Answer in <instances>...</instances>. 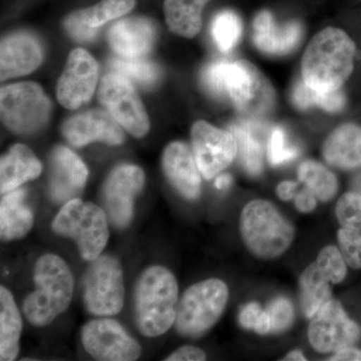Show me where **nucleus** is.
<instances>
[{
    "label": "nucleus",
    "mask_w": 361,
    "mask_h": 361,
    "mask_svg": "<svg viewBox=\"0 0 361 361\" xmlns=\"http://www.w3.org/2000/svg\"><path fill=\"white\" fill-rule=\"evenodd\" d=\"M355 42L344 30L324 28L313 37L304 52L303 82L320 92L341 90L355 68Z\"/></svg>",
    "instance_id": "1"
},
{
    "label": "nucleus",
    "mask_w": 361,
    "mask_h": 361,
    "mask_svg": "<svg viewBox=\"0 0 361 361\" xmlns=\"http://www.w3.org/2000/svg\"><path fill=\"white\" fill-rule=\"evenodd\" d=\"M179 287L174 275L161 266L142 272L135 289V316L142 336H163L175 323Z\"/></svg>",
    "instance_id": "2"
},
{
    "label": "nucleus",
    "mask_w": 361,
    "mask_h": 361,
    "mask_svg": "<svg viewBox=\"0 0 361 361\" xmlns=\"http://www.w3.org/2000/svg\"><path fill=\"white\" fill-rule=\"evenodd\" d=\"M35 290L26 297L23 312L35 326H45L68 310L73 294V276L63 259L45 254L35 266Z\"/></svg>",
    "instance_id": "3"
},
{
    "label": "nucleus",
    "mask_w": 361,
    "mask_h": 361,
    "mask_svg": "<svg viewBox=\"0 0 361 361\" xmlns=\"http://www.w3.org/2000/svg\"><path fill=\"white\" fill-rule=\"evenodd\" d=\"M240 231L248 250L260 259L270 260L288 250L295 230L276 207L265 200L249 202L241 214Z\"/></svg>",
    "instance_id": "4"
},
{
    "label": "nucleus",
    "mask_w": 361,
    "mask_h": 361,
    "mask_svg": "<svg viewBox=\"0 0 361 361\" xmlns=\"http://www.w3.org/2000/svg\"><path fill=\"white\" fill-rule=\"evenodd\" d=\"M106 211L90 202L75 198L66 202L52 222V230L77 243L82 259L94 261L108 243L109 226Z\"/></svg>",
    "instance_id": "5"
},
{
    "label": "nucleus",
    "mask_w": 361,
    "mask_h": 361,
    "mask_svg": "<svg viewBox=\"0 0 361 361\" xmlns=\"http://www.w3.org/2000/svg\"><path fill=\"white\" fill-rule=\"evenodd\" d=\"M229 299L222 280L211 278L190 287L177 305L175 326L182 336L198 337L220 319Z\"/></svg>",
    "instance_id": "6"
},
{
    "label": "nucleus",
    "mask_w": 361,
    "mask_h": 361,
    "mask_svg": "<svg viewBox=\"0 0 361 361\" xmlns=\"http://www.w3.org/2000/svg\"><path fill=\"white\" fill-rule=\"evenodd\" d=\"M227 92L237 111L250 120H262L272 113L276 104V92L269 80L244 59L231 63Z\"/></svg>",
    "instance_id": "7"
},
{
    "label": "nucleus",
    "mask_w": 361,
    "mask_h": 361,
    "mask_svg": "<svg viewBox=\"0 0 361 361\" xmlns=\"http://www.w3.org/2000/svg\"><path fill=\"white\" fill-rule=\"evenodd\" d=\"M1 118L9 130L18 134H32L44 127L51 115V104L44 90L33 82L7 85L0 94Z\"/></svg>",
    "instance_id": "8"
},
{
    "label": "nucleus",
    "mask_w": 361,
    "mask_h": 361,
    "mask_svg": "<svg viewBox=\"0 0 361 361\" xmlns=\"http://www.w3.org/2000/svg\"><path fill=\"white\" fill-rule=\"evenodd\" d=\"M125 288L122 266L113 256L90 261L84 280L85 307L92 314L114 316L123 306Z\"/></svg>",
    "instance_id": "9"
},
{
    "label": "nucleus",
    "mask_w": 361,
    "mask_h": 361,
    "mask_svg": "<svg viewBox=\"0 0 361 361\" xmlns=\"http://www.w3.org/2000/svg\"><path fill=\"white\" fill-rule=\"evenodd\" d=\"M99 101L130 135L142 137L148 133V115L127 78L115 71L104 75L99 85Z\"/></svg>",
    "instance_id": "10"
},
{
    "label": "nucleus",
    "mask_w": 361,
    "mask_h": 361,
    "mask_svg": "<svg viewBox=\"0 0 361 361\" xmlns=\"http://www.w3.org/2000/svg\"><path fill=\"white\" fill-rule=\"evenodd\" d=\"M357 323L346 314L341 302L331 299L318 310L308 327V339L318 353H336L360 338Z\"/></svg>",
    "instance_id": "11"
},
{
    "label": "nucleus",
    "mask_w": 361,
    "mask_h": 361,
    "mask_svg": "<svg viewBox=\"0 0 361 361\" xmlns=\"http://www.w3.org/2000/svg\"><path fill=\"white\" fill-rule=\"evenodd\" d=\"M82 345L97 360L134 361L141 355V346L122 325L110 318L87 322L82 330Z\"/></svg>",
    "instance_id": "12"
},
{
    "label": "nucleus",
    "mask_w": 361,
    "mask_h": 361,
    "mask_svg": "<svg viewBox=\"0 0 361 361\" xmlns=\"http://www.w3.org/2000/svg\"><path fill=\"white\" fill-rule=\"evenodd\" d=\"M191 139L197 165L207 180L222 172L236 156L238 146L233 133L218 129L204 121L194 123Z\"/></svg>",
    "instance_id": "13"
},
{
    "label": "nucleus",
    "mask_w": 361,
    "mask_h": 361,
    "mask_svg": "<svg viewBox=\"0 0 361 361\" xmlns=\"http://www.w3.org/2000/svg\"><path fill=\"white\" fill-rule=\"evenodd\" d=\"M145 185V174L134 165L116 167L104 185L103 199L106 215L118 228L130 224L134 204Z\"/></svg>",
    "instance_id": "14"
},
{
    "label": "nucleus",
    "mask_w": 361,
    "mask_h": 361,
    "mask_svg": "<svg viewBox=\"0 0 361 361\" xmlns=\"http://www.w3.org/2000/svg\"><path fill=\"white\" fill-rule=\"evenodd\" d=\"M99 75L97 61L82 49H73L59 78L58 99L66 109L75 110L94 94Z\"/></svg>",
    "instance_id": "15"
},
{
    "label": "nucleus",
    "mask_w": 361,
    "mask_h": 361,
    "mask_svg": "<svg viewBox=\"0 0 361 361\" xmlns=\"http://www.w3.org/2000/svg\"><path fill=\"white\" fill-rule=\"evenodd\" d=\"M87 175L80 157L66 147H56L49 158V196L56 203L73 200L85 187Z\"/></svg>",
    "instance_id": "16"
},
{
    "label": "nucleus",
    "mask_w": 361,
    "mask_h": 361,
    "mask_svg": "<svg viewBox=\"0 0 361 361\" xmlns=\"http://www.w3.org/2000/svg\"><path fill=\"white\" fill-rule=\"evenodd\" d=\"M122 126L110 113L92 110L68 118L63 126V134L75 147H82L92 142L121 145L125 140Z\"/></svg>",
    "instance_id": "17"
},
{
    "label": "nucleus",
    "mask_w": 361,
    "mask_h": 361,
    "mask_svg": "<svg viewBox=\"0 0 361 361\" xmlns=\"http://www.w3.org/2000/svg\"><path fill=\"white\" fill-rule=\"evenodd\" d=\"M303 37L298 21L279 25L269 11H261L253 21V40L259 51L270 56H283L296 49Z\"/></svg>",
    "instance_id": "18"
},
{
    "label": "nucleus",
    "mask_w": 361,
    "mask_h": 361,
    "mask_svg": "<svg viewBox=\"0 0 361 361\" xmlns=\"http://www.w3.org/2000/svg\"><path fill=\"white\" fill-rule=\"evenodd\" d=\"M135 6V0H101L71 13L65 20L66 30L78 42H90L97 37L101 26L129 13Z\"/></svg>",
    "instance_id": "19"
},
{
    "label": "nucleus",
    "mask_w": 361,
    "mask_h": 361,
    "mask_svg": "<svg viewBox=\"0 0 361 361\" xmlns=\"http://www.w3.org/2000/svg\"><path fill=\"white\" fill-rule=\"evenodd\" d=\"M163 169L172 186L188 200L198 198L201 172L193 152L184 142H174L164 152Z\"/></svg>",
    "instance_id": "20"
},
{
    "label": "nucleus",
    "mask_w": 361,
    "mask_h": 361,
    "mask_svg": "<svg viewBox=\"0 0 361 361\" xmlns=\"http://www.w3.org/2000/svg\"><path fill=\"white\" fill-rule=\"evenodd\" d=\"M336 213L341 227L337 236L342 256L349 267L361 269V195L344 194L337 202Z\"/></svg>",
    "instance_id": "21"
},
{
    "label": "nucleus",
    "mask_w": 361,
    "mask_h": 361,
    "mask_svg": "<svg viewBox=\"0 0 361 361\" xmlns=\"http://www.w3.org/2000/svg\"><path fill=\"white\" fill-rule=\"evenodd\" d=\"M44 59L42 47L32 35L16 33L1 42L0 77L1 80L20 77L32 73Z\"/></svg>",
    "instance_id": "22"
},
{
    "label": "nucleus",
    "mask_w": 361,
    "mask_h": 361,
    "mask_svg": "<svg viewBox=\"0 0 361 361\" xmlns=\"http://www.w3.org/2000/svg\"><path fill=\"white\" fill-rule=\"evenodd\" d=\"M155 39V26L145 18L118 21L108 32L109 44L122 58H141L151 51Z\"/></svg>",
    "instance_id": "23"
},
{
    "label": "nucleus",
    "mask_w": 361,
    "mask_h": 361,
    "mask_svg": "<svg viewBox=\"0 0 361 361\" xmlns=\"http://www.w3.org/2000/svg\"><path fill=\"white\" fill-rule=\"evenodd\" d=\"M323 157L329 165L353 170L361 168V127L345 123L334 130L323 145Z\"/></svg>",
    "instance_id": "24"
},
{
    "label": "nucleus",
    "mask_w": 361,
    "mask_h": 361,
    "mask_svg": "<svg viewBox=\"0 0 361 361\" xmlns=\"http://www.w3.org/2000/svg\"><path fill=\"white\" fill-rule=\"evenodd\" d=\"M42 171L39 159L25 145H14L0 161L1 194L18 189L21 185L37 179Z\"/></svg>",
    "instance_id": "25"
},
{
    "label": "nucleus",
    "mask_w": 361,
    "mask_h": 361,
    "mask_svg": "<svg viewBox=\"0 0 361 361\" xmlns=\"http://www.w3.org/2000/svg\"><path fill=\"white\" fill-rule=\"evenodd\" d=\"M25 190L23 188L4 194L0 202V235L11 241L23 238L33 225L32 211L25 204Z\"/></svg>",
    "instance_id": "26"
},
{
    "label": "nucleus",
    "mask_w": 361,
    "mask_h": 361,
    "mask_svg": "<svg viewBox=\"0 0 361 361\" xmlns=\"http://www.w3.org/2000/svg\"><path fill=\"white\" fill-rule=\"evenodd\" d=\"M23 320L13 294L0 287V360L11 361L20 353Z\"/></svg>",
    "instance_id": "27"
},
{
    "label": "nucleus",
    "mask_w": 361,
    "mask_h": 361,
    "mask_svg": "<svg viewBox=\"0 0 361 361\" xmlns=\"http://www.w3.org/2000/svg\"><path fill=\"white\" fill-rule=\"evenodd\" d=\"M210 0H165L164 13L171 32L186 39L200 32L202 13Z\"/></svg>",
    "instance_id": "28"
},
{
    "label": "nucleus",
    "mask_w": 361,
    "mask_h": 361,
    "mask_svg": "<svg viewBox=\"0 0 361 361\" xmlns=\"http://www.w3.org/2000/svg\"><path fill=\"white\" fill-rule=\"evenodd\" d=\"M329 283L316 262L308 266L301 275V304L304 313L310 319L325 303L331 300Z\"/></svg>",
    "instance_id": "29"
},
{
    "label": "nucleus",
    "mask_w": 361,
    "mask_h": 361,
    "mask_svg": "<svg viewBox=\"0 0 361 361\" xmlns=\"http://www.w3.org/2000/svg\"><path fill=\"white\" fill-rule=\"evenodd\" d=\"M298 178L318 200H331L338 190L336 176L318 161L307 160L298 168Z\"/></svg>",
    "instance_id": "30"
},
{
    "label": "nucleus",
    "mask_w": 361,
    "mask_h": 361,
    "mask_svg": "<svg viewBox=\"0 0 361 361\" xmlns=\"http://www.w3.org/2000/svg\"><path fill=\"white\" fill-rule=\"evenodd\" d=\"M292 101L300 110L318 106L329 113L343 110L346 103L345 96L341 90L330 92H320L308 87L303 80H298L294 85Z\"/></svg>",
    "instance_id": "31"
},
{
    "label": "nucleus",
    "mask_w": 361,
    "mask_h": 361,
    "mask_svg": "<svg viewBox=\"0 0 361 361\" xmlns=\"http://www.w3.org/2000/svg\"><path fill=\"white\" fill-rule=\"evenodd\" d=\"M231 132L236 137L240 158L249 174L258 176L263 169V147L253 127L241 123L232 126Z\"/></svg>",
    "instance_id": "32"
},
{
    "label": "nucleus",
    "mask_w": 361,
    "mask_h": 361,
    "mask_svg": "<svg viewBox=\"0 0 361 361\" xmlns=\"http://www.w3.org/2000/svg\"><path fill=\"white\" fill-rule=\"evenodd\" d=\"M110 68L116 73L127 78L130 82L144 87H154L160 78V71L154 63L141 58H115L111 59Z\"/></svg>",
    "instance_id": "33"
},
{
    "label": "nucleus",
    "mask_w": 361,
    "mask_h": 361,
    "mask_svg": "<svg viewBox=\"0 0 361 361\" xmlns=\"http://www.w3.org/2000/svg\"><path fill=\"white\" fill-rule=\"evenodd\" d=\"M211 30L218 49L223 52H229L241 37L242 21L234 11H223L214 18Z\"/></svg>",
    "instance_id": "34"
},
{
    "label": "nucleus",
    "mask_w": 361,
    "mask_h": 361,
    "mask_svg": "<svg viewBox=\"0 0 361 361\" xmlns=\"http://www.w3.org/2000/svg\"><path fill=\"white\" fill-rule=\"evenodd\" d=\"M316 264L332 284L341 283L348 273L345 260L336 246L324 247L318 254Z\"/></svg>",
    "instance_id": "35"
},
{
    "label": "nucleus",
    "mask_w": 361,
    "mask_h": 361,
    "mask_svg": "<svg viewBox=\"0 0 361 361\" xmlns=\"http://www.w3.org/2000/svg\"><path fill=\"white\" fill-rule=\"evenodd\" d=\"M231 63L227 61H213L204 68L202 82L204 87L213 96L224 97L228 96L227 78Z\"/></svg>",
    "instance_id": "36"
},
{
    "label": "nucleus",
    "mask_w": 361,
    "mask_h": 361,
    "mask_svg": "<svg viewBox=\"0 0 361 361\" xmlns=\"http://www.w3.org/2000/svg\"><path fill=\"white\" fill-rule=\"evenodd\" d=\"M298 156V149L289 146L286 134L280 127L274 128L271 132L268 144V159L271 165L280 166L288 163Z\"/></svg>",
    "instance_id": "37"
},
{
    "label": "nucleus",
    "mask_w": 361,
    "mask_h": 361,
    "mask_svg": "<svg viewBox=\"0 0 361 361\" xmlns=\"http://www.w3.org/2000/svg\"><path fill=\"white\" fill-rule=\"evenodd\" d=\"M268 314L272 323L271 332L281 334L292 324L294 319L293 305L288 299L280 297L269 304L267 308Z\"/></svg>",
    "instance_id": "38"
},
{
    "label": "nucleus",
    "mask_w": 361,
    "mask_h": 361,
    "mask_svg": "<svg viewBox=\"0 0 361 361\" xmlns=\"http://www.w3.org/2000/svg\"><path fill=\"white\" fill-rule=\"evenodd\" d=\"M206 353L201 348L196 346H182L174 351L167 361H203L206 360Z\"/></svg>",
    "instance_id": "39"
},
{
    "label": "nucleus",
    "mask_w": 361,
    "mask_h": 361,
    "mask_svg": "<svg viewBox=\"0 0 361 361\" xmlns=\"http://www.w3.org/2000/svg\"><path fill=\"white\" fill-rule=\"evenodd\" d=\"M261 308L258 303L252 302L247 304L245 307L242 310L239 315V322L242 326L247 329H254L255 323L257 322L259 315L261 313Z\"/></svg>",
    "instance_id": "40"
},
{
    "label": "nucleus",
    "mask_w": 361,
    "mask_h": 361,
    "mask_svg": "<svg viewBox=\"0 0 361 361\" xmlns=\"http://www.w3.org/2000/svg\"><path fill=\"white\" fill-rule=\"evenodd\" d=\"M316 197L311 193L310 190H304L295 196V207L297 210L301 213H310L317 206Z\"/></svg>",
    "instance_id": "41"
},
{
    "label": "nucleus",
    "mask_w": 361,
    "mask_h": 361,
    "mask_svg": "<svg viewBox=\"0 0 361 361\" xmlns=\"http://www.w3.org/2000/svg\"><path fill=\"white\" fill-rule=\"evenodd\" d=\"M329 360L334 361H361V350L360 349L348 346L336 351Z\"/></svg>",
    "instance_id": "42"
},
{
    "label": "nucleus",
    "mask_w": 361,
    "mask_h": 361,
    "mask_svg": "<svg viewBox=\"0 0 361 361\" xmlns=\"http://www.w3.org/2000/svg\"><path fill=\"white\" fill-rule=\"evenodd\" d=\"M298 185L292 180H284L277 186L276 193L282 201H289L295 197Z\"/></svg>",
    "instance_id": "43"
},
{
    "label": "nucleus",
    "mask_w": 361,
    "mask_h": 361,
    "mask_svg": "<svg viewBox=\"0 0 361 361\" xmlns=\"http://www.w3.org/2000/svg\"><path fill=\"white\" fill-rule=\"evenodd\" d=\"M253 329L255 330L258 334H266L271 332L272 323H271V318L267 311H261L260 315H259L257 322H256L255 326H254Z\"/></svg>",
    "instance_id": "44"
},
{
    "label": "nucleus",
    "mask_w": 361,
    "mask_h": 361,
    "mask_svg": "<svg viewBox=\"0 0 361 361\" xmlns=\"http://www.w3.org/2000/svg\"><path fill=\"white\" fill-rule=\"evenodd\" d=\"M232 183V177L230 175H221L215 180V187L218 190H226L230 187Z\"/></svg>",
    "instance_id": "45"
},
{
    "label": "nucleus",
    "mask_w": 361,
    "mask_h": 361,
    "mask_svg": "<svg viewBox=\"0 0 361 361\" xmlns=\"http://www.w3.org/2000/svg\"><path fill=\"white\" fill-rule=\"evenodd\" d=\"M283 360H306V358L304 357L303 353L299 350H293L291 353H289L288 355L285 356Z\"/></svg>",
    "instance_id": "46"
},
{
    "label": "nucleus",
    "mask_w": 361,
    "mask_h": 361,
    "mask_svg": "<svg viewBox=\"0 0 361 361\" xmlns=\"http://www.w3.org/2000/svg\"><path fill=\"white\" fill-rule=\"evenodd\" d=\"M351 187H353V191L361 195V172L355 176L351 183Z\"/></svg>",
    "instance_id": "47"
}]
</instances>
